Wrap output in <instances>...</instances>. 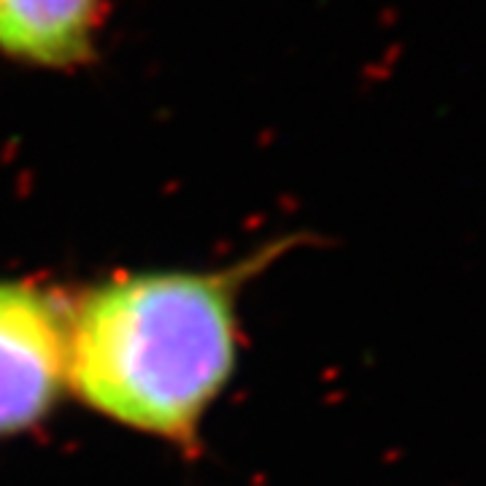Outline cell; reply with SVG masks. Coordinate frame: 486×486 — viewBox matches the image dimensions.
I'll return each mask as SVG.
<instances>
[{"label":"cell","mask_w":486,"mask_h":486,"mask_svg":"<svg viewBox=\"0 0 486 486\" xmlns=\"http://www.w3.org/2000/svg\"><path fill=\"white\" fill-rule=\"evenodd\" d=\"M68 387V294L35 279H0V443L38 432Z\"/></svg>","instance_id":"2"},{"label":"cell","mask_w":486,"mask_h":486,"mask_svg":"<svg viewBox=\"0 0 486 486\" xmlns=\"http://www.w3.org/2000/svg\"><path fill=\"white\" fill-rule=\"evenodd\" d=\"M297 241L225 267L122 270L68 294V387L100 419L192 452L238 376L243 290Z\"/></svg>","instance_id":"1"},{"label":"cell","mask_w":486,"mask_h":486,"mask_svg":"<svg viewBox=\"0 0 486 486\" xmlns=\"http://www.w3.org/2000/svg\"><path fill=\"white\" fill-rule=\"evenodd\" d=\"M103 0H0V54L41 70L95 60Z\"/></svg>","instance_id":"3"}]
</instances>
